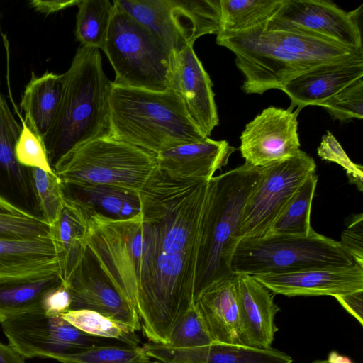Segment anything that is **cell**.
<instances>
[{
	"label": "cell",
	"mask_w": 363,
	"mask_h": 363,
	"mask_svg": "<svg viewBox=\"0 0 363 363\" xmlns=\"http://www.w3.org/2000/svg\"><path fill=\"white\" fill-rule=\"evenodd\" d=\"M298 113L269 106L247 123L240 137L245 162L262 167L297 154L301 150Z\"/></svg>",
	"instance_id": "7c38bea8"
},
{
	"label": "cell",
	"mask_w": 363,
	"mask_h": 363,
	"mask_svg": "<svg viewBox=\"0 0 363 363\" xmlns=\"http://www.w3.org/2000/svg\"><path fill=\"white\" fill-rule=\"evenodd\" d=\"M362 6L346 12L330 1L284 0L265 27L301 32L348 48L362 49L357 21Z\"/></svg>",
	"instance_id": "8fae6325"
},
{
	"label": "cell",
	"mask_w": 363,
	"mask_h": 363,
	"mask_svg": "<svg viewBox=\"0 0 363 363\" xmlns=\"http://www.w3.org/2000/svg\"><path fill=\"white\" fill-rule=\"evenodd\" d=\"M310 363H328L326 359L324 360H315Z\"/></svg>",
	"instance_id": "f6af8a7d"
},
{
	"label": "cell",
	"mask_w": 363,
	"mask_h": 363,
	"mask_svg": "<svg viewBox=\"0 0 363 363\" xmlns=\"http://www.w3.org/2000/svg\"><path fill=\"white\" fill-rule=\"evenodd\" d=\"M273 294L286 296L343 294L363 290V267L314 269L253 276Z\"/></svg>",
	"instance_id": "e0dca14e"
},
{
	"label": "cell",
	"mask_w": 363,
	"mask_h": 363,
	"mask_svg": "<svg viewBox=\"0 0 363 363\" xmlns=\"http://www.w3.org/2000/svg\"><path fill=\"white\" fill-rule=\"evenodd\" d=\"M71 302L69 289L62 281L46 293L42 301V309L48 315H61L69 311Z\"/></svg>",
	"instance_id": "f35d334b"
},
{
	"label": "cell",
	"mask_w": 363,
	"mask_h": 363,
	"mask_svg": "<svg viewBox=\"0 0 363 363\" xmlns=\"http://www.w3.org/2000/svg\"><path fill=\"white\" fill-rule=\"evenodd\" d=\"M62 363H148L150 357L138 345H96L79 353L56 357Z\"/></svg>",
	"instance_id": "1f68e13d"
},
{
	"label": "cell",
	"mask_w": 363,
	"mask_h": 363,
	"mask_svg": "<svg viewBox=\"0 0 363 363\" xmlns=\"http://www.w3.org/2000/svg\"><path fill=\"white\" fill-rule=\"evenodd\" d=\"M146 27L170 52L194 45L201 36L217 34L219 0H114Z\"/></svg>",
	"instance_id": "ba28073f"
},
{
	"label": "cell",
	"mask_w": 363,
	"mask_h": 363,
	"mask_svg": "<svg viewBox=\"0 0 363 363\" xmlns=\"http://www.w3.org/2000/svg\"><path fill=\"white\" fill-rule=\"evenodd\" d=\"M63 74L45 72L40 77L33 73L25 87L21 101L24 121L42 139L56 117L63 90Z\"/></svg>",
	"instance_id": "603a6c76"
},
{
	"label": "cell",
	"mask_w": 363,
	"mask_h": 363,
	"mask_svg": "<svg viewBox=\"0 0 363 363\" xmlns=\"http://www.w3.org/2000/svg\"><path fill=\"white\" fill-rule=\"evenodd\" d=\"M21 130L15 146L17 162L27 169L37 168L55 173L43 139L35 133L19 115Z\"/></svg>",
	"instance_id": "d6a6232c"
},
{
	"label": "cell",
	"mask_w": 363,
	"mask_h": 363,
	"mask_svg": "<svg viewBox=\"0 0 363 363\" xmlns=\"http://www.w3.org/2000/svg\"><path fill=\"white\" fill-rule=\"evenodd\" d=\"M58 272V261L50 235L0 238V279L33 277Z\"/></svg>",
	"instance_id": "44dd1931"
},
{
	"label": "cell",
	"mask_w": 363,
	"mask_h": 363,
	"mask_svg": "<svg viewBox=\"0 0 363 363\" xmlns=\"http://www.w3.org/2000/svg\"><path fill=\"white\" fill-rule=\"evenodd\" d=\"M32 190L41 217L52 225L57 219L65 199L64 186L55 173L28 169Z\"/></svg>",
	"instance_id": "4dcf8cb0"
},
{
	"label": "cell",
	"mask_w": 363,
	"mask_h": 363,
	"mask_svg": "<svg viewBox=\"0 0 363 363\" xmlns=\"http://www.w3.org/2000/svg\"><path fill=\"white\" fill-rule=\"evenodd\" d=\"M9 345L24 358L79 353L100 345L96 337L75 328L61 315H48L43 309L17 315L0 323Z\"/></svg>",
	"instance_id": "30bf717a"
},
{
	"label": "cell",
	"mask_w": 363,
	"mask_h": 363,
	"mask_svg": "<svg viewBox=\"0 0 363 363\" xmlns=\"http://www.w3.org/2000/svg\"><path fill=\"white\" fill-rule=\"evenodd\" d=\"M109 135L155 155L207 139L189 118L172 89L154 91L112 83Z\"/></svg>",
	"instance_id": "7a4b0ae2"
},
{
	"label": "cell",
	"mask_w": 363,
	"mask_h": 363,
	"mask_svg": "<svg viewBox=\"0 0 363 363\" xmlns=\"http://www.w3.org/2000/svg\"><path fill=\"white\" fill-rule=\"evenodd\" d=\"M61 282L57 273L0 279V323L17 315L42 309L46 293Z\"/></svg>",
	"instance_id": "cb8c5ba5"
},
{
	"label": "cell",
	"mask_w": 363,
	"mask_h": 363,
	"mask_svg": "<svg viewBox=\"0 0 363 363\" xmlns=\"http://www.w3.org/2000/svg\"><path fill=\"white\" fill-rule=\"evenodd\" d=\"M52 168L64 187L108 185L138 192L158 169L155 154L110 135L71 149Z\"/></svg>",
	"instance_id": "3957f363"
},
{
	"label": "cell",
	"mask_w": 363,
	"mask_h": 363,
	"mask_svg": "<svg viewBox=\"0 0 363 363\" xmlns=\"http://www.w3.org/2000/svg\"><path fill=\"white\" fill-rule=\"evenodd\" d=\"M317 183L315 173L305 180L274 223L269 234L307 235L311 233L313 229L311 211Z\"/></svg>",
	"instance_id": "f1b7e54d"
},
{
	"label": "cell",
	"mask_w": 363,
	"mask_h": 363,
	"mask_svg": "<svg viewBox=\"0 0 363 363\" xmlns=\"http://www.w3.org/2000/svg\"><path fill=\"white\" fill-rule=\"evenodd\" d=\"M0 30H1V28H0Z\"/></svg>",
	"instance_id": "7dc6e473"
},
{
	"label": "cell",
	"mask_w": 363,
	"mask_h": 363,
	"mask_svg": "<svg viewBox=\"0 0 363 363\" xmlns=\"http://www.w3.org/2000/svg\"><path fill=\"white\" fill-rule=\"evenodd\" d=\"M284 0H219V32H239L267 22Z\"/></svg>",
	"instance_id": "4316f807"
},
{
	"label": "cell",
	"mask_w": 363,
	"mask_h": 363,
	"mask_svg": "<svg viewBox=\"0 0 363 363\" xmlns=\"http://www.w3.org/2000/svg\"><path fill=\"white\" fill-rule=\"evenodd\" d=\"M363 77V50L315 66L296 76L281 89L291 99L289 110L320 104Z\"/></svg>",
	"instance_id": "2e32d148"
},
{
	"label": "cell",
	"mask_w": 363,
	"mask_h": 363,
	"mask_svg": "<svg viewBox=\"0 0 363 363\" xmlns=\"http://www.w3.org/2000/svg\"><path fill=\"white\" fill-rule=\"evenodd\" d=\"M326 360L328 363H354L349 357L335 351L330 352Z\"/></svg>",
	"instance_id": "ee69618b"
},
{
	"label": "cell",
	"mask_w": 363,
	"mask_h": 363,
	"mask_svg": "<svg viewBox=\"0 0 363 363\" xmlns=\"http://www.w3.org/2000/svg\"><path fill=\"white\" fill-rule=\"evenodd\" d=\"M235 151L228 141L208 138L157 153V167L173 179L209 182Z\"/></svg>",
	"instance_id": "ac0fdd59"
},
{
	"label": "cell",
	"mask_w": 363,
	"mask_h": 363,
	"mask_svg": "<svg viewBox=\"0 0 363 363\" xmlns=\"http://www.w3.org/2000/svg\"><path fill=\"white\" fill-rule=\"evenodd\" d=\"M67 188L74 191L71 197L89 209L111 218H129L141 211L140 191L108 185Z\"/></svg>",
	"instance_id": "d4e9b609"
},
{
	"label": "cell",
	"mask_w": 363,
	"mask_h": 363,
	"mask_svg": "<svg viewBox=\"0 0 363 363\" xmlns=\"http://www.w3.org/2000/svg\"><path fill=\"white\" fill-rule=\"evenodd\" d=\"M62 317L81 331L94 336L119 340L126 345H138L139 340L128 326L94 311L72 310Z\"/></svg>",
	"instance_id": "f546056e"
},
{
	"label": "cell",
	"mask_w": 363,
	"mask_h": 363,
	"mask_svg": "<svg viewBox=\"0 0 363 363\" xmlns=\"http://www.w3.org/2000/svg\"><path fill=\"white\" fill-rule=\"evenodd\" d=\"M88 208L67 196L56 221L50 226L58 261L59 276L67 284L86 250Z\"/></svg>",
	"instance_id": "ffe728a7"
},
{
	"label": "cell",
	"mask_w": 363,
	"mask_h": 363,
	"mask_svg": "<svg viewBox=\"0 0 363 363\" xmlns=\"http://www.w3.org/2000/svg\"><path fill=\"white\" fill-rule=\"evenodd\" d=\"M0 363H26L25 358L10 345L0 342Z\"/></svg>",
	"instance_id": "b9f144b4"
},
{
	"label": "cell",
	"mask_w": 363,
	"mask_h": 363,
	"mask_svg": "<svg viewBox=\"0 0 363 363\" xmlns=\"http://www.w3.org/2000/svg\"><path fill=\"white\" fill-rule=\"evenodd\" d=\"M265 23L216 34V43L234 53L236 66L244 76L242 89L246 94L281 90L292 79L314 67L274 40L265 30Z\"/></svg>",
	"instance_id": "52a82bcc"
},
{
	"label": "cell",
	"mask_w": 363,
	"mask_h": 363,
	"mask_svg": "<svg viewBox=\"0 0 363 363\" xmlns=\"http://www.w3.org/2000/svg\"><path fill=\"white\" fill-rule=\"evenodd\" d=\"M357 264L339 241L313 230L307 235L269 234L242 238L234 251L231 269L255 276Z\"/></svg>",
	"instance_id": "5b68a950"
},
{
	"label": "cell",
	"mask_w": 363,
	"mask_h": 363,
	"mask_svg": "<svg viewBox=\"0 0 363 363\" xmlns=\"http://www.w3.org/2000/svg\"><path fill=\"white\" fill-rule=\"evenodd\" d=\"M239 309L238 344L269 349L278 330L274 318L280 308L272 292L253 276L233 273Z\"/></svg>",
	"instance_id": "9a60e30c"
},
{
	"label": "cell",
	"mask_w": 363,
	"mask_h": 363,
	"mask_svg": "<svg viewBox=\"0 0 363 363\" xmlns=\"http://www.w3.org/2000/svg\"><path fill=\"white\" fill-rule=\"evenodd\" d=\"M169 86L182 99L195 126L209 138L219 123L215 94L211 78L193 45L171 53Z\"/></svg>",
	"instance_id": "4fadbf2b"
},
{
	"label": "cell",
	"mask_w": 363,
	"mask_h": 363,
	"mask_svg": "<svg viewBox=\"0 0 363 363\" xmlns=\"http://www.w3.org/2000/svg\"><path fill=\"white\" fill-rule=\"evenodd\" d=\"M49 235L50 226L41 216L0 213V238L26 239Z\"/></svg>",
	"instance_id": "d590c367"
},
{
	"label": "cell",
	"mask_w": 363,
	"mask_h": 363,
	"mask_svg": "<svg viewBox=\"0 0 363 363\" xmlns=\"http://www.w3.org/2000/svg\"><path fill=\"white\" fill-rule=\"evenodd\" d=\"M66 284L72 297L69 311H94L128 326L134 332L140 330L137 311L102 272L87 247Z\"/></svg>",
	"instance_id": "5bb4252c"
},
{
	"label": "cell",
	"mask_w": 363,
	"mask_h": 363,
	"mask_svg": "<svg viewBox=\"0 0 363 363\" xmlns=\"http://www.w3.org/2000/svg\"><path fill=\"white\" fill-rule=\"evenodd\" d=\"M75 36L81 45L104 50L114 10L108 0H82L77 5Z\"/></svg>",
	"instance_id": "83f0119b"
},
{
	"label": "cell",
	"mask_w": 363,
	"mask_h": 363,
	"mask_svg": "<svg viewBox=\"0 0 363 363\" xmlns=\"http://www.w3.org/2000/svg\"><path fill=\"white\" fill-rule=\"evenodd\" d=\"M213 343L195 305L178 321L170 336L169 344L175 348H190Z\"/></svg>",
	"instance_id": "e575fe53"
},
{
	"label": "cell",
	"mask_w": 363,
	"mask_h": 363,
	"mask_svg": "<svg viewBox=\"0 0 363 363\" xmlns=\"http://www.w3.org/2000/svg\"><path fill=\"white\" fill-rule=\"evenodd\" d=\"M195 307L213 342L239 345V309L233 274L208 288Z\"/></svg>",
	"instance_id": "7402d4cb"
},
{
	"label": "cell",
	"mask_w": 363,
	"mask_h": 363,
	"mask_svg": "<svg viewBox=\"0 0 363 363\" xmlns=\"http://www.w3.org/2000/svg\"><path fill=\"white\" fill-rule=\"evenodd\" d=\"M63 78L56 117L43 139L52 166L71 149L109 135L112 82L103 69L99 50L79 46Z\"/></svg>",
	"instance_id": "6da1fadb"
},
{
	"label": "cell",
	"mask_w": 363,
	"mask_h": 363,
	"mask_svg": "<svg viewBox=\"0 0 363 363\" xmlns=\"http://www.w3.org/2000/svg\"><path fill=\"white\" fill-rule=\"evenodd\" d=\"M112 2L114 10L102 50L115 72L112 83L154 91L169 89L170 52L146 27Z\"/></svg>",
	"instance_id": "8992f818"
},
{
	"label": "cell",
	"mask_w": 363,
	"mask_h": 363,
	"mask_svg": "<svg viewBox=\"0 0 363 363\" xmlns=\"http://www.w3.org/2000/svg\"><path fill=\"white\" fill-rule=\"evenodd\" d=\"M316 164L301 150L295 155L262 167V175L244 206L238 237L262 238L270 230Z\"/></svg>",
	"instance_id": "9c48e42d"
},
{
	"label": "cell",
	"mask_w": 363,
	"mask_h": 363,
	"mask_svg": "<svg viewBox=\"0 0 363 363\" xmlns=\"http://www.w3.org/2000/svg\"><path fill=\"white\" fill-rule=\"evenodd\" d=\"M80 0L69 1H43L33 0L30 2V6L35 11L46 16L63 10L72 6H77Z\"/></svg>",
	"instance_id": "60d3db41"
},
{
	"label": "cell",
	"mask_w": 363,
	"mask_h": 363,
	"mask_svg": "<svg viewBox=\"0 0 363 363\" xmlns=\"http://www.w3.org/2000/svg\"><path fill=\"white\" fill-rule=\"evenodd\" d=\"M317 152L322 160L335 162L340 165L346 171L350 182L355 184L359 191H362V166L354 163L350 159L340 143L330 132L328 131L323 135Z\"/></svg>",
	"instance_id": "8d00e7d4"
},
{
	"label": "cell",
	"mask_w": 363,
	"mask_h": 363,
	"mask_svg": "<svg viewBox=\"0 0 363 363\" xmlns=\"http://www.w3.org/2000/svg\"><path fill=\"white\" fill-rule=\"evenodd\" d=\"M323 107L335 120L363 118V77L356 79L329 99L323 101Z\"/></svg>",
	"instance_id": "836d02e7"
},
{
	"label": "cell",
	"mask_w": 363,
	"mask_h": 363,
	"mask_svg": "<svg viewBox=\"0 0 363 363\" xmlns=\"http://www.w3.org/2000/svg\"><path fill=\"white\" fill-rule=\"evenodd\" d=\"M21 130V125L0 91V173L28 196L33 191L29 170L20 165L15 156V146Z\"/></svg>",
	"instance_id": "484cf974"
},
{
	"label": "cell",
	"mask_w": 363,
	"mask_h": 363,
	"mask_svg": "<svg viewBox=\"0 0 363 363\" xmlns=\"http://www.w3.org/2000/svg\"><path fill=\"white\" fill-rule=\"evenodd\" d=\"M261 175L262 167L245 162L210 180L206 252L197 299L213 284L233 276L231 261L240 241L242 211Z\"/></svg>",
	"instance_id": "277c9868"
},
{
	"label": "cell",
	"mask_w": 363,
	"mask_h": 363,
	"mask_svg": "<svg viewBox=\"0 0 363 363\" xmlns=\"http://www.w3.org/2000/svg\"><path fill=\"white\" fill-rule=\"evenodd\" d=\"M148 363H164V362H148Z\"/></svg>",
	"instance_id": "bcb514c9"
},
{
	"label": "cell",
	"mask_w": 363,
	"mask_h": 363,
	"mask_svg": "<svg viewBox=\"0 0 363 363\" xmlns=\"http://www.w3.org/2000/svg\"><path fill=\"white\" fill-rule=\"evenodd\" d=\"M0 213H11L20 216H30L33 213L18 207L0 195Z\"/></svg>",
	"instance_id": "7bdbcfd3"
},
{
	"label": "cell",
	"mask_w": 363,
	"mask_h": 363,
	"mask_svg": "<svg viewBox=\"0 0 363 363\" xmlns=\"http://www.w3.org/2000/svg\"><path fill=\"white\" fill-rule=\"evenodd\" d=\"M334 297L361 325H363V290L336 295Z\"/></svg>",
	"instance_id": "ab89813d"
},
{
	"label": "cell",
	"mask_w": 363,
	"mask_h": 363,
	"mask_svg": "<svg viewBox=\"0 0 363 363\" xmlns=\"http://www.w3.org/2000/svg\"><path fill=\"white\" fill-rule=\"evenodd\" d=\"M342 246L356 259L357 263L363 266V214L353 216L347 228L342 231Z\"/></svg>",
	"instance_id": "74e56055"
},
{
	"label": "cell",
	"mask_w": 363,
	"mask_h": 363,
	"mask_svg": "<svg viewBox=\"0 0 363 363\" xmlns=\"http://www.w3.org/2000/svg\"><path fill=\"white\" fill-rule=\"evenodd\" d=\"M143 348L150 357L164 363H292L290 356L274 349L213 342L190 348H175L148 342Z\"/></svg>",
	"instance_id": "d6986e66"
}]
</instances>
